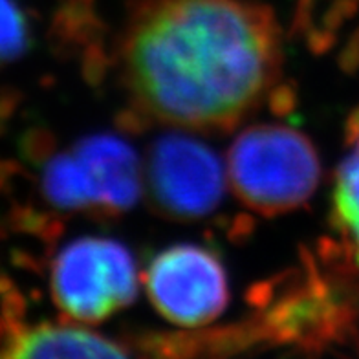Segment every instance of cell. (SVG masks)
<instances>
[{"mask_svg": "<svg viewBox=\"0 0 359 359\" xmlns=\"http://www.w3.org/2000/svg\"><path fill=\"white\" fill-rule=\"evenodd\" d=\"M95 187L101 215L125 213L140 198L142 175L136 152L127 142L101 134L74 145Z\"/></svg>", "mask_w": 359, "mask_h": 359, "instance_id": "6", "label": "cell"}, {"mask_svg": "<svg viewBox=\"0 0 359 359\" xmlns=\"http://www.w3.org/2000/svg\"><path fill=\"white\" fill-rule=\"evenodd\" d=\"M0 355L6 358H121L128 350L79 326L39 325L19 326L6 334Z\"/></svg>", "mask_w": 359, "mask_h": 359, "instance_id": "7", "label": "cell"}, {"mask_svg": "<svg viewBox=\"0 0 359 359\" xmlns=\"http://www.w3.org/2000/svg\"><path fill=\"white\" fill-rule=\"evenodd\" d=\"M43 193L48 202L62 211L100 213L95 187L76 149L55 154L46 161Z\"/></svg>", "mask_w": 359, "mask_h": 359, "instance_id": "9", "label": "cell"}, {"mask_svg": "<svg viewBox=\"0 0 359 359\" xmlns=\"http://www.w3.org/2000/svg\"><path fill=\"white\" fill-rule=\"evenodd\" d=\"M280 65L279 26L250 0H147L123 39L134 101L163 123L194 130L241 121Z\"/></svg>", "mask_w": 359, "mask_h": 359, "instance_id": "1", "label": "cell"}, {"mask_svg": "<svg viewBox=\"0 0 359 359\" xmlns=\"http://www.w3.org/2000/svg\"><path fill=\"white\" fill-rule=\"evenodd\" d=\"M147 178L158 211L178 220L213 213L224 196V169L217 154L182 134L154 142Z\"/></svg>", "mask_w": 359, "mask_h": 359, "instance_id": "5", "label": "cell"}, {"mask_svg": "<svg viewBox=\"0 0 359 359\" xmlns=\"http://www.w3.org/2000/svg\"><path fill=\"white\" fill-rule=\"evenodd\" d=\"M151 303L167 321L198 328L215 321L229 303L226 269L215 253L194 244L161 250L143 275Z\"/></svg>", "mask_w": 359, "mask_h": 359, "instance_id": "4", "label": "cell"}, {"mask_svg": "<svg viewBox=\"0 0 359 359\" xmlns=\"http://www.w3.org/2000/svg\"><path fill=\"white\" fill-rule=\"evenodd\" d=\"M346 152L336 172L332 220L359 266V109L346 123Z\"/></svg>", "mask_w": 359, "mask_h": 359, "instance_id": "8", "label": "cell"}, {"mask_svg": "<svg viewBox=\"0 0 359 359\" xmlns=\"http://www.w3.org/2000/svg\"><path fill=\"white\" fill-rule=\"evenodd\" d=\"M28 46V20L13 0H0V65L13 61Z\"/></svg>", "mask_w": 359, "mask_h": 359, "instance_id": "10", "label": "cell"}, {"mask_svg": "<svg viewBox=\"0 0 359 359\" xmlns=\"http://www.w3.org/2000/svg\"><path fill=\"white\" fill-rule=\"evenodd\" d=\"M57 306L83 323H100L137 295V271L130 251L110 238L85 236L70 242L52 268Z\"/></svg>", "mask_w": 359, "mask_h": 359, "instance_id": "3", "label": "cell"}, {"mask_svg": "<svg viewBox=\"0 0 359 359\" xmlns=\"http://www.w3.org/2000/svg\"><path fill=\"white\" fill-rule=\"evenodd\" d=\"M227 172L246 208L273 217L297 209L312 196L321 163L303 133L286 125H255L236 136Z\"/></svg>", "mask_w": 359, "mask_h": 359, "instance_id": "2", "label": "cell"}]
</instances>
